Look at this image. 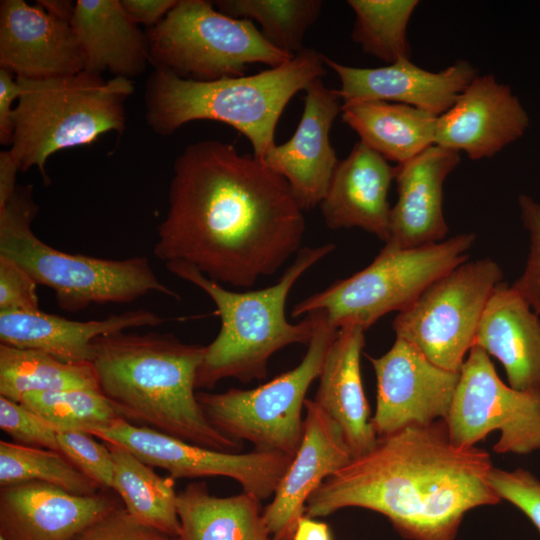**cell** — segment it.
<instances>
[{
  "label": "cell",
  "instance_id": "obj_1",
  "mask_svg": "<svg viewBox=\"0 0 540 540\" xmlns=\"http://www.w3.org/2000/svg\"><path fill=\"white\" fill-rule=\"evenodd\" d=\"M304 233L303 209L285 178L230 143L201 140L174 162L154 255L249 288L297 254Z\"/></svg>",
  "mask_w": 540,
  "mask_h": 540
},
{
  "label": "cell",
  "instance_id": "obj_2",
  "mask_svg": "<svg viewBox=\"0 0 540 540\" xmlns=\"http://www.w3.org/2000/svg\"><path fill=\"white\" fill-rule=\"evenodd\" d=\"M492 461L478 447L455 446L444 420L378 437L311 494L305 515L357 507L384 515L408 540H455L470 510L501 500L488 478Z\"/></svg>",
  "mask_w": 540,
  "mask_h": 540
},
{
  "label": "cell",
  "instance_id": "obj_3",
  "mask_svg": "<svg viewBox=\"0 0 540 540\" xmlns=\"http://www.w3.org/2000/svg\"><path fill=\"white\" fill-rule=\"evenodd\" d=\"M204 353L205 346L184 343L171 333L120 331L94 340L90 363L100 392L126 421L237 453L242 442L213 427L196 397Z\"/></svg>",
  "mask_w": 540,
  "mask_h": 540
},
{
  "label": "cell",
  "instance_id": "obj_4",
  "mask_svg": "<svg viewBox=\"0 0 540 540\" xmlns=\"http://www.w3.org/2000/svg\"><path fill=\"white\" fill-rule=\"evenodd\" d=\"M325 55L304 48L290 61L253 75L213 81L154 69L146 83L145 119L167 136L196 120H214L246 136L260 160L275 145L278 120L291 98L326 74Z\"/></svg>",
  "mask_w": 540,
  "mask_h": 540
},
{
  "label": "cell",
  "instance_id": "obj_5",
  "mask_svg": "<svg viewBox=\"0 0 540 540\" xmlns=\"http://www.w3.org/2000/svg\"><path fill=\"white\" fill-rule=\"evenodd\" d=\"M334 248L333 243L303 247L275 284L246 292L228 290L189 264H165L175 276L205 292L220 317L216 338L205 346L196 376L197 389H211L225 378L243 383L265 379L273 354L291 344L308 345L317 314L312 312L301 322L290 323L285 313L287 297L297 280Z\"/></svg>",
  "mask_w": 540,
  "mask_h": 540
},
{
  "label": "cell",
  "instance_id": "obj_6",
  "mask_svg": "<svg viewBox=\"0 0 540 540\" xmlns=\"http://www.w3.org/2000/svg\"><path fill=\"white\" fill-rule=\"evenodd\" d=\"M21 93L14 109L9 152L21 171L37 167L43 181L48 158L57 151L90 145L101 135L126 128L125 103L131 79L82 71L45 79L17 77Z\"/></svg>",
  "mask_w": 540,
  "mask_h": 540
},
{
  "label": "cell",
  "instance_id": "obj_7",
  "mask_svg": "<svg viewBox=\"0 0 540 540\" xmlns=\"http://www.w3.org/2000/svg\"><path fill=\"white\" fill-rule=\"evenodd\" d=\"M37 212L32 186H17L0 209V255L15 261L38 285L52 289L61 309L77 312L92 304L130 303L150 292L179 299L144 256L103 259L46 244L31 229Z\"/></svg>",
  "mask_w": 540,
  "mask_h": 540
},
{
  "label": "cell",
  "instance_id": "obj_8",
  "mask_svg": "<svg viewBox=\"0 0 540 540\" xmlns=\"http://www.w3.org/2000/svg\"><path fill=\"white\" fill-rule=\"evenodd\" d=\"M475 238L464 233L414 248L385 245L367 267L298 302L291 314L321 311L338 329L358 325L367 330L386 314L408 309L434 282L466 262Z\"/></svg>",
  "mask_w": 540,
  "mask_h": 540
},
{
  "label": "cell",
  "instance_id": "obj_9",
  "mask_svg": "<svg viewBox=\"0 0 540 540\" xmlns=\"http://www.w3.org/2000/svg\"><path fill=\"white\" fill-rule=\"evenodd\" d=\"M206 0H179L150 27V64L183 79L213 81L245 75L248 65L280 66L295 56L272 46L252 21L214 9Z\"/></svg>",
  "mask_w": 540,
  "mask_h": 540
},
{
  "label": "cell",
  "instance_id": "obj_10",
  "mask_svg": "<svg viewBox=\"0 0 540 540\" xmlns=\"http://www.w3.org/2000/svg\"><path fill=\"white\" fill-rule=\"evenodd\" d=\"M315 313L313 336L296 367L253 389L197 392L204 415L220 433L238 442L248 441L255 450L295 455L303 435L307 391L319 378L339 330L323 312Z\"/></svg>",
  "mask_w": 540,
  "mask_h": 540
},
{
  "label": "cell",
  "instance_id": "obj_11",
  "mask_svg": "<svg viewBox=\"0 0 540 540\" xmlns=\"http://www.w3.org/2000/svg\"><path fill=\"white\" fill-rule=\"evenodd\" d=\"M502 278L501 268L489 258L462 263L397 314L392 323L396 338L412 344L436 366L460 372Z\"/></svg>",
  "mask_w": 540,
  "mask_h": 540
},
{
  "label": "cell",
  "instance_id": "obj_12",
  "mask_svg": "<svg viewBox=\"0 0 540 540\" xmlns=\"http://www.w3.org/2000/svg\"><path fill=\"white\" fill-rule=\"evenodd\" d=\"M444 421L457 447H473L499 431L496 453L527 455L540 449V390L521 391L505 384L489 355L473 346Z\"/></svg>",
  "mask_w": 540,
  "mask_h": 540
},
{
  "label": "cell",
  "instance_id": "obj_13",
  "mask_svg": "<svg viewBox=\"0 0 540 540\" xmlns=\"http://www.w3.org/2000/svg\"><path fill=\"white\" fill-rule=\"evenodd\" d=\"M88 433L128 450L151 467L165 469L174 479L228 477L237 481L243 492L261 501L274 495L293 458L255 449L244 454L218 451L125 419Z\"/></svg>",
  "mask_w": 540,
  "mask_h": 540
},
{
  "label": "cell",
  "instance_id": "obj_14",
  "mask_svg": "<svg viewBox=\"0 0 540 540\" xmlns=\"http://www.w3.org/2000/svg\"><path fill=\"white\" fill-rule=\"evenodd\" d=\"M367 357L377 383L376 410L371 417L377 437L407 426L445 420L460 372L436 366L400 338L385 354Z\"/></svg>",
  "mask_w": 540,
  "mask_h": 540
},
{
  "label": "cell",
  "instance_id": "obj_15",
  "mask_svg": "<svg viewBox=\"0 0 540 540\" xmlns=\"http://www.w3.org/2000/svg\"><path fill=\"white\" fill-rule=\"evenodd\" d=\"M530 118L511 87L493 75H476L453 106L437 119L435 145L490 158L520 139Z\"/></svg>",
  "mask_w": 540,
  "mask_h": 540
},
{
  "label": "cell",
  "instance_id": "obj_16",
  "mask_svg": "<svg viewBox=\"0 0 540 540\" xmlns=\"http://www.w3.org/2000/svg\"><path fill=\"white\" fill-rule=\"evenodd\" d=\"M304 410L300 446L262 511L274 540H291L311 494L353 458L340 426L313 399L305 400Z\"/></svg>",
  "mask_w": 540,
  "mask_h": 540
},
{
  "label": "cell",
  "instance_id": "obj_17",
  "mask_svg": "<svg viewBox=\"0 0 540 540\" xmlns=\"http://www.w3.org/2000/svg\"><path fill=\"white\" fill-rule=\"evenodd\" d=\"M304 109L292 137L274 145L263 162L286 179L303 210L320 205L339 160L329 139L340 97L328 89L321 78L305 89Z\"/></svg>",
  "mask_w": 540,
  "mask_h": 540
},
{
  "label": "cell",
  "instance_id": "obj_18",
  "mask_svg": "<svg viewBox=\"0 0 540 540\" xmlns=\"http://www.w3.org/2000/svg\"><path fill=\"white\" fill-rule=\"evenodd\" d=\"M0 68L15 77L45 79L82 72L86 60L70 22L37 3L2 0Z\"/></svg>",
  "mask_w": 540,
  "mask_h": 540
},
{
  "label": "cell",
  "instance_id": "obj_19",
  "mask_svg": "<svg viewBox=\"0 0 540 540\" xmlns=\"http://www.w3.org/2000/svg\"><path fill=\"white\" fill-rule=\"evenodd\" d=\"M324 63L338 75L336 90L345 102L386 101L410 105L440 116L449 110L461 92L477 75L465 60L431 72L410 59L377 68L346 66L325 56Z\"/></svg>",
  "mask_w": 540,
  "mask_h": 540
},
{
  "label": "cell",
  "instance_id": "obj_20",
  "mask_svg": "<svg viewBox=\"0 0 540 540\" xmlns=\"http://www.w3.org/2000/svg\"><path fill=\"white\" fill-rule=\"evenodd\" d=\"M120 506L101 492L76 495L44 482L0 488V537L7 540H74L87 526Z\"/></svg>",
  "mask_w": 540,
  "mask_h": 540
},
{
  "label": "cell",
  "instance_id": "obj_21",
  "mask_svg": "<svg viewBox=\"0 0 540 540\" xmlns=\"http://www.w3.org/2000/svg\"><path fill=\"white\" fill-rule=\"evenodd\" d=\"M459 162V152L434 144L411 160L397 164V201L390 210L385 245L414 248L446 239L443 185Z\"/></svg>",
  "mask_w": 540,
  "mask_h": 540
},
{
  "label": "cell",
  "instance_id": "obj_22",
  "mask_svg": "<svg viewBox=\"0 0 540 540\" xmlns=\"http://www.w3.org/2000/svg\"><path fill=\"white\" fill-rule=\"evenodd\" d=\"M396 166L362 142L339 161L320 203L325 224L333 230L360 228L386 242L389 237L390 185Z\"/></svg>",
  "mask_w": 540,
  "mask_h": 540
},
{
  "label": "cell",
  "instance_id": "obj_23",
  "mask_svg": "<svg viewBox=\"0 0 540 540\" xmlns=\"http://www.w3.org/2000/svg\"><path fill=\"white\" fill-rule=\"evenodd\" d=\"M164 318L146 309L104 319L74 321L36 312L0 313V344L45 352L67 363H90L98 337L131 328L158 326Z\"/></svg>",
  "mask_w": 540,
  "mask_h": 540
},
{
  "label": "cell",
  "instance_id": "obj_24",
  "mask_svg": "<svg viewBox=\"0 0 540 540\" xmlns=\"http://www.w3.org/2000/svg\"><path fill=\"white\" fill-rule=\"evenodd\" d=\"M473 346L502 364L512 388L540 390V319L511 285L494 289Z\"/></svg>",
  "mask_w": 540,
  "mask_h": 540
},
{
  "label": "cell",
  "instance_id": "obj_25",
  "mask_svg": "<svg viewBox=\"0 0 540 540\" xmlns=\"http://www.w3.org/2000/svg\"><path fill=\"white\" fill-rule=\"evenodd\" d=\"M365 331L358 325L339 328L326 354L313 399L340 426L353 457L370 451L378 439L361 378Z\"/></svg>",
  "mask_w": 540,
  "mask_h": 540
},
{
  "label": "cell",
  "instance_id": "obj_26",
  "mask_svg": "<svg viewBox=\"0 0 540 540\" xmlns=\"http://www.w3.org/2000/svg\"><path fill=\"white\" fill-rule=\"evenodd\" d=\"M71 25L86 60V71L110 72L128 79L150 63L146 33L125 12L120 0H77Z\"/></svg>",
  "mask_w": 540,
  "mask_h": 540
},
{
  "label": "cell",
  "instance_id": "obj_27",
  "mask_svg": "<svg viewBox=\"0 0 540 540\" xmlns=\"http://www.w3.org/2000/svg\"><path fill=\"white\" fill-rule=\"evenodd\" d=\"M438 117L386 101H352L341 106L342 121L359 135L360 142L397 164L435 144Z\"/></svg>",
  "mask_w": 540,
  "mask_h": 540
},
{
  "label": "cell",
  "instance_id": "obj_28",
  "mask_svg": "<svg viewBox=\"0 0 540 540\" xmlns=\"http://www.w3.org/2000/svg\"><path fill=\"white\" fill-rule=\"evenodd\" d=\"M261 500L242 492L210 494L203 481L192 482L177 496L179 540H274L264 522Z\"/></svg>",
  "mask_w": 540,
  "mask_h": 540
},
{
  "label": "cell",
  "instance_id": "obj_29",
  "mask_svg": "<svg viewBox=\"0 0 540 540\" xmlns=\"http://www.w3.org/2000/svg\"><path fill=\"white\" fill-rule=\"evenodd\" d=\"M107 445L114 461L112 489L121 498L123 507L139 523L178 538L180 521L175 479L156 474L151 466L126 449Z\"/></svg>",
  "mask_w": 540,
  "mask_h": 540
},
{
  "label": "cell",
  "instance_id": "obj_30",
  "mask_svg": "<svg viewBox=\"0 0 540 540\" xmlns=\"http://www.w3.org/2000/svg\"><path fill=\"white\" fill-rule=\"evenodd\" d=\"M98 389L91 363H67L45 352L0 344V396L20 403L28 393Z\"/></svg>",
  "mask_w": 540,
  "mask_h": 540
},
{
  "label": "cell",
  "instance_id": "obj_31",
  "mask_svg": "<svg viewBox=\"0 0 540 540\" xmlns=\"http://www.w3.org/2000/svg\"><path fill=\"white\" fill-rule=\"evenodd\" d=\"M213 5L232 18L256 21L275 48L292 56L301 52L308 28L318 19L321 0H217Z\"/></svg>",
  "mask_w": 540,
  "mask_h": 540
},
{
  "label": "cell",
  "instance_id": "obj_32",
  "mask_svg": "<svg viewBox=\"0 0 540 540\" xmlns=\"http://www.w3.org/2000/svg\"><path fill=\"white\" fill-rule=\"evenodd\" d=\"M417 0H349L355 14L351 39L364 53L395 63L410 59L407 39L409 20Z\"/></svg>",
  "mask_w": 540,
  "mask_h": 540
},
{
  "label": "cell",
  "instance_id": "obj_33",
  "mask_svg": "<svg viewBox=\"0 0 540 540\" xmlns=\"http://www.w3.org/2000/svg\"><path fill=\"white\" fill-rule=\"evenodd\" d=\"M44 482L76 495H93L101 487L62 453L0 441V486Z\"/></svg>",
  "mask_w": 540,
  "mask_h": 540
},
{
  "label": "cell",
  "instance_id": "obj_34",
  "mask_svg": "<svg viewBox=\"0 0 540 540\" xmlns=\"http://www.w3.org/2000/svg\"><path fill=\"white\" fill-rule=\"evenodd\" d=\"M20 403L57 431L90 432L123 419L98 389L28 393L22 397Z\"/></svg>",
  "mask_w": 540,
  "mask_h": 540
},
{
  "label": "cell",
  "instance_id": "obj_35",
  "mask_svg": "<svg viewBox=\"0 0 540 540\" xmlns=\"http://www.w3.org/2000/svg\"><path fill=\"white\" fill-rule=\"evenodd\" d=\"M94 437L81 430L58 431L60 453L101 488L112 489L114 461L111 450Z\"/></svg>",
  "mask_w": 540,
  "mask_h": 540
},
{
  "label": "cell",
  "instance_id": "obj_36",
  "mask_svg": "<svg viewBox=\"0 0 540 540\" xmlns=\"http://www.w3.org/2000/svg\"><path fill=\"white\" fill-rule=\"evenodd\" d=\"M0 428L14 443L60 452L57 430L21 403L0 396Z\"/></svg>",
  "mask_w": 540,
  "mask_h": 540
},
{
  "label": "cell",
  "instance_id": "obj_37",
  "mask_svg": "<svg viewBox=\"0 0 540 540\" xmlns=\"http://www.w3.org/2000/svg\"><path fill=\"white\" fill-rule=\"evenodd\" d=\"M518 206L522 223L529 233L530 245L524 270L511 286L540 315V203L529 195L521 194Z\"/></svg>",
  "mask_w": 540,
  "mask_h": 540
},
{
  "label": "cell",
  "instance_id": "obj_38",
  "mask_svg": "<svg viewBox=\"0 0 540 540\" xmlns=\"http://www.w3.org/2000/svg\"><path fill=\"white\" fill-rule=\"evenodd\" d=\"M489 484L500 500L517 507L540 533V480L530 471H512L493 467Z\"/></svg>",
  "mask_w": 540,
  "mask_h": 540
},
{
  "label": "cell",
  "instance_id": "obj_39",
  "mask_svg": "<svg viewBox=\"0 0 540 540\" xmlns=\"http://www.w3.org/2000/svg\"><path fill=\"white\" fill-rule=\"evenodd\" d=\"M37 286L21 266L0 255V313L39 311Z\"/></svg>",
  "mask_w": 540,
  "mask_h": 540
},
{
  "label": "cell",
  "instance_id": "obj_40",
  "mask_svg": "<svg viewBox=\"0 0 540 540\" xmlns=\"http://www.w3.org/2000/svg\"><path fill=\"white\" fill-rule=\"evenodd\" d=\"M171 537L136 521L118 506L87 526L74 540H170Z\"/></svg>",
  "mask_w": 540,
  "mask_h": 540
},
{
  "label": "cell",
  "instance_id": "obj_41",
  "mask_svg": "<svg viewBox=\"0 0 540 540\" xmlns=\"http://www.w3.org/2000/svg\"><path fill=\"white\" fill-rule=\"evenodd\" d=\"M21 87L17 77L0 68V143L10 145L14 131L13 103L18 100Z\"/></svg>",
  "mask_w": 540,
  "mask_h": 540
},
{
  "label": "cell",
  "instance_id": "obj_42",
  "mask_svg": "<svg viewBox=\"0 0 540 540\" xmlns=\"http://www.w3.org/2000/svg\"><path fill=\"white\" fill-rule=\"evenodd\" d=\"M130 17L138 24L157 25L176 6L179 0H120Z\"/></svg>",
  "mask_w": 540,
  "mask_h": 540
},
{
  "label": "cell",
  "instance_id": "obj_43",
  "mask_svg": "<svg viewBox=\"0 0 540 540\" xmlns=\"http://www.w3.org/2000/svg\"><path fill=\"white\" fill-rule=\"evenodd\" d=\"M20 171L9 150L0 152V209L4 208L16 190V175Z\"/></svg>",
  "mask_w": 540,
  "mask_h": 540
},
{
  "label": "cell",
  "instance_id": "obj_44",
  "mask_svg": "<svg viewBox=\"0 0 540 540\" xmlns=\"http://www.w3.org/2000/svg\"><path fill=\"white\" fill-rule=\"evenodd\" d=\"M291 540H332V537L325 522L303 515L296 525Z\"/></svg>",
  "mask_w": 540,
  "mask_h": 540
},
{
  "label": "cell",
  "instance_id": "obj_45",
  "mask_svg": "<svg viewBox=\"0 0 540 540\" xmlns=\"http://www.w3.org/2000/svg\"><path fill=\"white\" fill-rule=\"evenodd\" d=\"M36 3L53 17L71 23L76 2L70 0H37Z\"/></svg>",
  "mask_w": 540,
  "mask_h": 540
},
{
  "label": "cell",
  "instance_id": "obj_46",
  "mask_svg": "<svg viewBox=\"0 0 540 540\" xmlns=\"http://www.w3.org/2000/svg\"><path fill=\"white\" fill-rule=\"evenodd\" d=\"M170 540H179V538H171Z\"/></svg>",
  "mask_w": 540,
  "mask_h": 540
},
{
  "label": "cell",
  "instance_id": "obj_47",
  "mask_svg": "<svg viewBox=\"0 0 540 540\" xmlns=\"http://www.w3.org/2000/svg\"><path fill=\"white\" fill-rule=\"evenodd\" d=\"M0 540H7V539H5V538H3V537H0Z\"/></svg>",
  "mask_w": 540,
  "mask_h": 540
}]
</instances>
